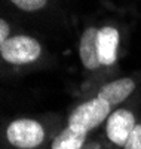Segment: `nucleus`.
Wrapping results in <instances>:
<instances>
[{
  "label": "nucleus",
  "instance_id": "nucleus-1",
  "mask_svg": "<svg viewBox=\"0 0 141 149\" xmlns=\"http://www.w3.org/2000/svg\"><path fill=\"white\" fill-rule=\"evenodd\" d=\"M57 133H52L43 119L19 116L5 125L3 145L5 149H43L50 145Z\"/></svg>",
  "mask_w": 141,
  "mask_h": 149
},
{
  "label": "nucleus",
  "instance_id": "nucleus-4",
  "mask_svg": "<svg viewBox=\"0 0 141 149\" xmlns=\"http://www.w3.org/2000/svg\"><path fill=\"white\" fill-rule=\"evenodd\" d=\"M137 115L131 107H116L104 122V146L122 149L137 127Z\"/></svg>",
  "mask_w": 141,
  "mask_h": 149
},
{
  "label": "nucleus",
  "instance_id": "nucleus-2",
  "mask_svg": "<svg viewBox=\"0 0 141 149\" xmlns=\"http://www.w3.org/2000/svg\"><path fill=\"white\" fill-rule=\"evenodd\" d=\"M111 110L113 107L109 103L101 100L97 95H92L70 110L66 125L82 134L89 136L98 127L104 125Z\"/></svg>",
  "mask_w": 141,
  "mask_h": 149
},
{
  "label": "nucleus",
  "instance_id": "nucleus-7",
  "mask_svg": "<svg viewBox=\"0 0 141 149\" xmlns=\"http://www.w3.org/2000/svg\"><path fill=\"white\" fill-rule=\"evenodd\" d=\"M119 31L113 26H104L98 30V55L102 69H111L118 63Z\"/></svg>",
  "mask_w": 141,
  "mask_h": 149
},
{
  "label": "nucleus",
  "instance_id": "nucleus-12",
  "mask_svg": "<svg viewBox=\"0 0 141 149\" xmlns=\"http://www.w3.org/2000/svg\"><path fill=\"white\" fill-rule=\"evenodd\" d=\"M85 149H109V148H106L104 145H102V146H86Z\"/></svg>",
  "mask_w": 141,
  "mask_h": 149
},
{
  "label": "nucleus",
  "instance_id": "nucleus-8",
  "mask_svg": "<svg viewBox=\"0 0 141 149\" xmlns=\"http://www.w3.org/2000/svg\"><path fill=\"white\" fill-rule=\"evenodd\" d=\"M88 137L89 136L64 125L55 134L49 145V149H85Z\"/></svg>",
  "mask_w": 141,
  "mask_h": 149
},
{
  "label": "nucleus",
  "instance_id": "nucleus-10",
  "mask_svg": "<svg viewBox=\"0 0 141 149\" xmlns=\"http://www.w3.org/2000/svg\"><path fill=\"white\" fill-rule=\"evenodd\" d=\"M122 149H141V122L137 124L135 130L132 131V134L129 136V139Z\"/></svg>",
  "mask_w": 141,
  "mask_h": 149
},
{
  "label": "nucleus",
  "instance_id": "nucleus-11",
  "mask_svg": "<svg viewBox=\"0 0 141 149\" xmlns=\"http://www.w3.org/2000/svg\"><path fill=\"white\" fill-rule=\"evenodd\" d=\"M10 37V27L9 22L5 19H0V45L5 43L8 39Z\"/></svg>",
  "mask_w": 141,
  "mask_h": 149
},
{
  "label": "nucleus",
  "instance_id": "nucleus-3",
  "mask_svg": "<svg viewBox=\"0 0 141 149\" xmlns=\"http://www.w3.org/2000/svg\"><path fill=\"white\" fill-rule=\"evenodd\" d=\"M43 54L40 42L27 34H15L0 45V55L5 63L15 67H24L36 63Z\"/></svg>",
  "mask_w": 141,
  "mask_h": 149
},
{
  "label": "nucleus",
  "instance_id": "nucleus-6",
  "mask_svg": "<svg viewBox=\"0 0 141 149\" xmlns=\"http://www.w3.org/2000/svg\"><path fill=\"white\" fill-rule=\"evenodd\" d=\"M98 30L97 27H88L79 40V57L85 70L97 73L102 69L98 55Z\"/></svg>",
  "mask_w": 141,
  "mask_h": 149
},
{
  "label": "nucleus",
  "instance_id": "nucleus-5",
  "mask_svg": "<svg viewBox=\"0 0 141 149\" xmlns=\"http://www.w3.org/2000/svg\"><path fill=\"white\" fill-rule=\"evenodd\" d=\"M137 88V82L132 78H119L102 84L94 95L109 103L111 107L120 106L132 95Z\"/></svg>",
  "mask_w": 141,
  "mask_h": 149
},
{
  "label": "nucleus",
  "instance_id": "nucleus-9",
  "mask_svg": "<svg viewBox=\"0 0 141 149\" xmlns=\"http://www.w3.org/2000/svg\"><path fill=\"white\" fill-rule=\"evenodd\" d=\"M9 2H12L18 9L25 10V12L40 10L48 5V0H9Z\"/></svg>",
  "mask_w": 141,
  "mask_h": 149
}]
</instances>
